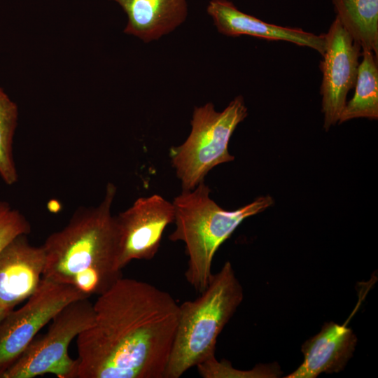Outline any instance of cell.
Listing matches in <instances>:
<instances>
[{
	"label": "cell",
	"instance_id": "6da1fadb",
	"mask_svg": "<svg viewBox=\"0 0 378 378\" xmlns=\"http://www.w3.org/2000/svg\"><path fill=\"white\" fill-rule=\"evenodd\" d=\"M93 309L76 337V378H164L179 317L169 293L121 277Z\"/></svg>",
	"mask_w": 378,
	"mask_h": 378
},
{
	"label": "cell",
	"instance_id": "7a4b0ae2",
	"mask_svg": "<svg viewBox=\"0 0 378 378\" xmlns=\"http://www.w3.org/2000/svg\"><path fill=\"white\" fill-rule=\"evenodd\" d=\"M116 191L108 183L97 206L80 207L63 228L47 237L42 245L46 257L43 277L72 286L88 298L103 293L122 277L111 212Z\"/></svg>",
	"mask_w": 378,
	"mask_h": 378
},
{
	"label": "cell",
	"instance_id": "3957f363",
	"mask_svg": "<svg viewBox=\"0 0 378 378\" xmlns=\"http://www.w3.org/2000/svg\"><path fill=\"white\" fill-rule=\"evenodd\" d=\"M204 181L192 190H182L172 202L175 229L169 238L186 246L188 266L185 276L200 293L207 287L215 253L246 218L262 212L274 204L269 195L233 211L221 208L209 196Z\"/></svg>",
	"mask_w": 378,
	"mask_h": 378
},
{
	"label": "cell",
	"instance_id": "277c9868",
	"mask_svg": "<svg viewBox=\"0 0 378 378\" xmlns=\"http://www.w3.org/2000/svg\"><path fill=\"white\" fill-rule=\"evenodd\" d=\"M244 298L242 286L227 261L212 274L194 300L179 304V317L164 378H179L215 356L217 338Z\"/></svg>",
	"mask_w": 378,
	"mask_h": 378
},
{
	"label": "cell",
	"instance_id": "5b68a950",
	"mask_svg": "<svg viewBox=\"0 0 378 378\" xmlns=\"http://www.w3.org/2000/svg\"><path fill=\"white\" fill-rule=\"evenodd\" d=\"M244 98L238 96L219 112L212 103L194 108L191 131L186 140L170 150L172 167L182 190H192L215 167L232 162L228 150L232 134L247 116Z\"/></svg>",
	"mask_w": 378,
	"mask_h": 378
},
{
	"label": "cell",
	"instance_id": "8992f818",
	"mask_svg": "<svg viewBox=\"0 0 378 378\" xmlns=\"http://www.w3.org/2000/svg\"><path fill=\"white\" fill-rule=\"evenodd\" d=\"M93 303L88 298L75 300L50 321L48 330L36 336L21 354L0 372V378H33L51 374L76 378L78 360L69 355L71 341L92 323Z\"/></svg>",
	"mask_w": 378,
	"mask_h": 378
},
{
	"label": "cell",
	"instance_id": "52a82bcc",
	"mask_svg": "<svg viewBox=\"0 0 378 378\" xmlns=\"http://www.w3.org/2000/svg\"><path fill=\"white\" fill-rule=\"evenodd\" d=\"M89 298L72 286L44 277L26 303L0 321V372L25 349L39 330L68 304Z\"/></svg>",
	"mask_w": 378,
	"mask_h": 378
},
{
	"label": "cell",
	"instance_id": "ba28073f",
	"mask_svg": "<svg viewBox=\"0 0 378 378\" xmlns=\"http://www.w3.org/2000/svg\"><path fill=\"white\" fill-rule=\"evenodd\" d=\"M119 239L118 265L122 270L134 260H151L156 255L167 226L174 223L172 202L155 194L136 200L115 216Z\"/></svg>",
	"mask_w": 378,
	"mask_h": 378
},
{
	"label": "cell",
	"instance_id": "9c48e42d",
	"mask_svg": "<svg viewBox=\"0 0 378 378\" xmlns=\"http://www.w3.org/2000/svg\"><path fill=\"white\" fill-rule=\"evenodd\" d=\"M326 46L320 68L323 127L328 130L339 122L346 103V96L354 88L361 55V48L335 18L325 34Z\"/></svg>",
	"mask_w": 378,
	"mask_h": 378
},
{
	"label": "cell",
	"instance_id": "30bf717a",
	"mask_svg": "<svg viewBox=\"0 0 378 378\" xmlns=\"http://www.w3.org/2000/svg\"><path fill=\"white\" fill-rule=\"evenodd\" d=\"M43 246L31 245L27 234L11 241L0 253V309L6 314L37 289L46 265Z\"/></svg>",
	"mask_w": 378,
	"mask_h": 378
},
{
	"label": "cell",
	"instance_id": "8fae6325",
	"mask_svg": "<svg viewBox=\"0 0 378 378\" xmlns=\"http://www.w3.org/2000/svg\"><path fill=\"white\" fill-rule=\"evenodd\" d=\"M206 11L218 31L230 36L248 35L272 41H285L311 48L321 55L325 34L316 35L302 29L270 24L239 10L228 0H211Z\"/></svg>",
	"mask_w": 378,
	"mask_h": 378
},
{
	"label": "cell",
	"instance_id": "7c38bea8",
	"mask_svg": "<svg viewBox=\"0 0 378 378\" xmlns=\"http://www.w3.org/2000/svg\"><path fill=\"white\" fill-rule=\"evenodd\" d=\"M358 339L352 329L333 321L302 345L304 360L286 378H316L342 371L354 356Z\"/></svg>",
	"mask_w": 378,
	"mask_h": 378
},
{
	"label": "cell",
	"instance_id": "4fadbf2b",
	"mask_svg": "<svg viewBox=\"0 0 378 378\" xmlns=\"http://www.w3.org/2000/svg\"><path fill=\"white\" fill-rule=\"evenodd\" d=\"M126 13V34L144 42L156 40L174 30L188 15L186 0H111Z\"/></svg>",
	"mask_w": 378,
	"mask_h": 378
},
{
	"label": "cell",
	"instance_id": "5bb4252c",
	"mask_svg": "<svg viewBox=\"0 0 378 378\" xmlns=\"http://www.w3.org/2000/svg\"><path fill=\"white\" fill-rule=\"evenodd\" d=\"M343 28L363 49L378 55V0H332Z\"/></svg>",
	"mask_w": 378,
	"mask_h": 378
},
{
	"label": "cell",
	"instance_id": "9a60e30c",
	"mask_svg": "<svg viewBox=\"0 0 378 378\" xmlns=\"http://www.w3.org/2000/svg\"><path fill=\"white\" fill-rule=\"evenodd\" d=\"M354 85L355 93L340 115L339 122L354 118H378V65L377 56L372 51L363 50Z\"/></svg>",
	"mask_w": 378,
	"mask_h": 378
},
{
	"label": "cell",
	"instance_id": "2e32d148",
	"mask_svg": "<svg viewBox=\"0 0 378 378\" xmlns=\"http://www.w3.org/2000/svg\"><path fill=\"white\" fill-rule=\"evenodd\" d=\"M18 108L0 88V176L9 186L18 179L13 155Z\"/></svg>",
	"mask_w": 378,
	"mask_h": 378
},
{
	"label": "cell",
	"instance_id": "e0dca14e",
	"mask_svg": "<svg viewBox=\"0 0 378 378\" xmlns=\"http://www.w3.org/2000/svg\"><path fill=\"white\" fill-rule=\"evenodd\" d=\"M203 378H262L277 377L281 374L276 365H258L252 370H241L234 368L226 360H218L215 356L196 366Z\"/></svg>",
	"mask_w": 378,
	"mask_h": 378
},
{
	"label": "cell",
	"instance_id": "ac0fdd59",
	"mask_svg": "<svg viewBox=\"0 0 378 378\" xmlns=\"http://www.w3.org/2000/svg\"><path fill=\"white\" fill-rule=\"evenodd\" d=\"M31 227L29 220L18 209L5 201H0V253L15 237L29 234Z\"/></svg>",
	"mask_w": 378,
	"mask_h": 378
},
{
	"label": "cell",
	"instance_id": "d6986e66",
	"mask_svg": "<svg viewBox=\"0 0 378 378\" xmlns=\"http://www.w3.org/2000/svg\"><path fill=\"white\" fill-rule=\"evenodd\" d=\"M7 314H6L5 312H4L1 309H0V321Z\"/></svg>",
	"mask_w": 378,
	"mask_h": 378
}]
</instances>
